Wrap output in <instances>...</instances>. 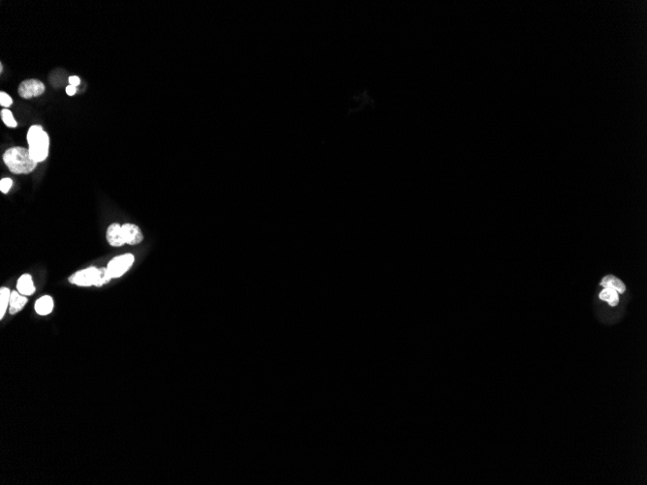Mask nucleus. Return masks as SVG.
I'll return each mask as SVG.
<instances>
[{"instance_id": "7", "label": "nucleus", "mask_w": 647, "mask_h": 485, "mask_svg": "<svg viewBox=\"0 0 647 485\" xmlns=\"http://www.w3.org/2000/svg\"><path fill=\"white\" fill-rule=\"evenodd\" d=\"M106 237L110 245L114 247H120L126 244L124 241L121 226L117 223H114L109 226L106 232Z\"/></svg>"}, {"instance_id": "5", "label": "nucleus", "mask_w": 647, "mask_h": 485, "mask_svg": "<svg viewBox=\"0 0 647 485\" xmlns=\"http://www.w3.org/2000/svg\"><path fill=\"white\" fill-rule=\"evenodd\" d=\"M45 85L39 80L23 81L18 89L20 96L23 99H30L40 96L45 92Z\"/></svg>"}, {"instance_id": "17", "label": "nucleus", "mask_w": 647, "mask_h": 485, "mask_svg": "<svg viewBox=\"0 0 647 485\" xmlns=\"http://www.w3.org/2000/svg\"><path fill=\"white\" fill-rule=\"evenodd\" d=\"M69 84H70V86L78 87V86L81 84V80H80V78L77 77V76H71V77L69 78Z\"/></svg>"}, {"instance_id": "15", "label": "nucleus", "mask_w": 647, "mask_h": 485, "mask_svg": "<svg viewBox=\"0 0 647 485\" xmlns=\"http://www.w3.org/2000/svg\"><path fill=\"white\" fill-rule=\"evenodd\" d=\"M12 185H13V181H12L11 178H9V177L2 178L1 181H0V191H1L2 193L6 194V193L9 192V190H10L11 187H12Z\"/></svg>"}, {"instance_id": "2", "label": "nucleus", "mask_w": 647, "mask_h": 485, "mask_svg": "<svg viewBox=\"0 0 647 485\" xmlns=\"http://www.w3.org/2000/svg\"><path fill=\"white\" fill-rule=\"evenodd\" d=\"M28 150L32 158L37 162L45 161L48 155L49 139L40 125H33L27 132Z\"/></svg>"}, {"instance_id": "3", "label": "nucleus", "mask_w": 647, "mask_h": 485, "mask_svg": "<svg viewBox=\"0 0 647 485\" xmlns=\"http://www.w3.org/2000/svg\"><path fill=\"white\" fill-rule=\"evenodd\" d=\"M69 282L80 287H99V268L90 266L86 269L80 270L69 278Z\"/></svg>"}, {"instance_id": "12", "label": "nucleus", "mask_w": 647, "mask_h": 485, "mask_svg": "<svg viewBox=\"0 0 647 485\" xmlns=\"http://www.w3.org/2000/svg\"><path fill=\"white\" fill-rule=\"evenodd\" d=\"M600 299L601 300L606 301L610 306H616L619 302V296L618 293L612 289L608 288H603V290L600 293Z\"/></svg>"}, {"instance_id": "18", "label": "nucleus", "mask_w": 647, "mask_h": 485, "mask_svg": "<svg viewBox=\"0 0 647 485\" xmlns=\"http://www.w3.org/2000/svg\"><path fill=\"white\" fill-rule=\"evenodd\" d=\"M76 92H77V89H76V87H73V86H68V87L66 88V93H67L68 95H70V96H73L74 94H76Z\"/></svg>"}, {"instance_id": "4", "label": "nucleus", "mask_w": 647, "mask_h": 485, "mask_svg": "<svg viewBox=\"0 0 647 485\" xmlns=\"http://www.w3.org/2000/svg\"><path fill=\"white\" fill-rule=\"evenodd\" d=\"M135 257L132 254H124L113 258L108 264V270L112 278H119L124 275L134 264Z\"/></svg>"}, {"instance_id": "13", "label": "nucleus", "mask_w": 647, "mask_h": 485, "mask_svg": "<svg viewBox=\"0 0 647 485\" xmlns=\"http://www.w3.org/2000/svg\"><path fill=\"white\" fill-rule=\"evenodd\" d=\"M11 293L8 288L2 287L0 290V319H3L6 310L9 307Z\"/></svg>"}, {"instance_id": "11", "label": "nucleus", "mask_w": 647, "mask_h": 485, "mask_svg": "<svg viewBox=\"0 0 647 485\" xmlns=\"http://www.w3.org/2000/svg\"><path fill=\"white\" fill-rule=\"evenodd\" d=\"M53 309V300L49 296L40 298L35 303V311L41 316L48 315Z\"/></svg>"}, {"instance_id": "1", "label": "nucleus", "mask_w": 647, "mask_h": 485, "mask_svg": "<svg viewBox=\"0 0 647 485\" xmlns=\"http://www.w3.org/2000/svg\"><path fill=\"white\" fill-rule=\"evenodd\" d=\"M3 161L11 173L26 175L34 171L37 162L32 158L28 149L15 146L7 149L3 154Z\"/></svg>"}, {"instance_id": "8", "label": "nucleus", "mask_w": 647, "mask_h": 485, "mask_svg": "<svg viewBox=\"0 0 647 485\" xmlns=\"http://www.w3.org/2000/svg\"><path fill=\"white\" fill-rule=\"evenodd\" d=\"M17 290L20 294L23 296L28 297L31 296L35 293V286L33 284V280L31 275L29 274H23L22 275L17 283Z\"/></svg>"}, {"instance_id": "19", "label": "nucleus", "mask_w": 647, "mask_h": 485, "mask_svg": "<svg viewBox=\"0 0 647 485\" xmlns=\"http://www.w3.org/2000/svg\"><path fill=\"white\" fill-rule=\"evenodd\" d=\"M2 70H3V67H2V64H1V65H0V71L2 72Z\"/></svg>"}, {"instance_id": "10", "label": "nucleus", "mask_w": 647, "mask_h": 485, "mask_svg": "<svg viewBox=\"0 0 647 485\" xmlns=\"http://www.w3.org/2000/svg\"><path fill=\"white\" fill-rule=\"evenodd\" d=\"M601 286L603 288L612 289L616 291L618 294H623L626 291V286L624 285V283L620 279L612 275H607L604 278H602Z\"/></svg>"}, {"instance_id": "16", "label": "nucleus", "mask_w": 647, "mask_h": 485, "mask_svg": "<svg viewBox=\"0 0 647 485\" xmlns=\"http://www.w3.org/2000/svg\"><path fill=\"white\" fill-rule=\"evenodd\" d=\"M12 103H13L12 98L7 93L1 91L0 92V105L4 108H8L12 105Z\"/></svg>"}, {"instance_id": "9", "label": "nucleus", "mask_w": 647, "mask_h": 485, "mask_svg": "<svg viewBox=\"0 0 647 485\" xmlns=\"http://www.w3.org/2000/svg\"><path fill=\"white\" fill-rule=\"evenodd\" d=\"M27 303V298L25 296H23L20 294L18 291H14L11 293V298H10V303H9V311L11 315L17 314L20 312L22 309L24 307V305Z\"/></svg>"}, {"instance_id": "6", "label": "nucleus", "mask_w": 647, "mask_h": 485, "mask_svg": "<svg viewBox=\"0 0 647 485\" xmlns=\"http://www.w3.org/2000/svg\"><path fill=\"white\" fill-rule=\"evenodd\" d=\"M121 229L125 243L129 245H136L142 241L143 235L138 226L131 223H125L121 226Z\"/></svg>"}, {"instance_id": "14", "label": "nucleus", "mask_w": 647, "mask_h": 485, "mask_svg": "<svg viewBox=\"0 0 647 485\" xmlns=\"http://www.w3.org/2000/svg\"><path fill=\"white\" fill-rule=\"evenodd\" d=\"M0 115H1V119L4 122L5 125H7L10 128L17 127V121L15 120L12 113L9 110L3 109L0 113Z\"/></svg>"}]
</instances>
